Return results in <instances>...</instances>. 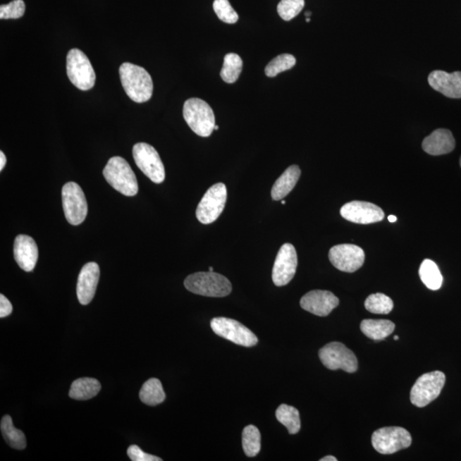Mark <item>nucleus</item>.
I'll list each match as a JSON object with an SVG mask.
<instances>
[{
	"label": "nucleus",
	"mask_w": 461,
	"mask_h": 461,
	"mask_svg": "<svg viewBox=\"0 0 461 461\" xmlns=\"http://www.w3.org/2000/svg\"><path fill=\"white\" fill-rule=\"evenodd\" d=\"M209 271H210V272H213V271H214L213 266H210Z\"/></svg>",
	"instance_id": "obj_43"
},
{
	"label": "nucleus",
	"mask_w": 461,
	"mask_h": 461,
	"mask_svg": "<svg viewBox=\"0 0 461 461\" xmlns=\"http://www.w3.org/2000/svg\"><path fill=\"white\" fill-rule=\"evenodd\" d=\"M14 257L18 265L25 272H32L38 262L39 250L33 238L18 235L14 242Z\"/></svg>",
	"instance_id": "obj_19"
},
{
	"label": "nucleus",
	"mask_w": 461,
	"mask_h": 461,
	"mask_svg": "<svg viewBox=\"0 0 461 461\" xmlns=\"http://www.w3.org/2000/svg\"><path fill=\"white\" fill-rule=\"evenodd\" d=\"M311 16V12H306V17L307 18H310Z\"/></svg>",
	"instance_id": "obj_40"
},
{
	"label": "nucleus",
	"mask_w": 461,
	"mask_h": 461,
	"mask_svg": "<svg viewBox=\"0 0 461 461\" xmlns=\"http://www.w3.org/2000/svg\"><path fill=\"white\" fill-rule=\"evenodd\" d=\"M460 167H461V157H460Z\"/></svg>",
	"instance_id": "obj_46"
},
{
	"label": "nucleus",
	"mask_w": 461,
	"mask_h": 461,
	"mask_svg": "<svg viewBox=\"0 0 461 461\" xmlns=\"http://www.w3.org/2000/svg\"><path fill=\"white\" fill-rule=\"evenodd\" d=\"M133 159L137 168L154 183H163L165 168L156 149L147 143H137L133 148Z\"/></svg>",
	"instance_id": "obj_9"
},
{
	"label": "nucleus",
	"mask_w": 461,
	"mask_h": 461,
	"mask_svg": "<svg viewBox=\"0 0 461 461\" xmlns=\"http://www.w3.org/2000/svg\"><path fill=\"white\" fill-rule=\"evenodd\" d=\"M340 214L345 220L358 224H371L381 221L384 213L379 206L368 202L353 201L343 205Z\"/></svg>",
	"instance_id": "obj_15"
},
{
	"label": "nucleus",
	"mask_w": 461,
	"mask_h": 461,
	"mask_svg": "<svg viewBox=\"0 0 461 461\" xmlns=\"http://www.w3.org/2000/svg\"><path fill=\"white\" fill-rule=\"evenodd\" d=\"M301 169L297 165L290 166L282 173V176L275 182L271 192V196L275 201L281 200L293 191L295 185L300 179Z\"/></svg>",
	"instance_id": "obj_21"
},
{
	"label": "nucleus",
	"mask_w": 461,
	"mask_h": 461,
	"mask_svg": "<svg viewBox=\"0 0 461 461\" xmlns=\"http://www.w3.org/2000/svg\"><path fill=\"white\" fill-rule=\"evenodd\" d=\"M323 365L330 370H343L355 373L358 369V361L353 352L338 342L328 343L319 351Z\"/></svg>",
	"instance_id": "obj_8"
},
{
	"label": "nucleus",
	"mask_w": 461,
	"mask_h": 461,
	"mask_svg": "<svg viewBox=\"0 0 461 461\" xmlns=\"http://www.w3.org/2000/svg\"><path fill=\"white\" fill-rule=\"evenodd\" d=\"M63 212L68 223L82 224L87 216V203L82 188L75 182H68L62 190Z\"/></svg>",
	"instance_id": "obj_12"
},
{
	"label": "nucleus",
	"mask_w": 461,
	"mask_h": 461,
	"mask_svg": "<svg viewBox=\"0 0 461 461\" xmlns=\"http://www.w3.org/2000/svg\"><path fill=\"white\" fill-rule=\"evenodd\" d=\"M331 264L342 272L354 273L361 269L365 262V253L355 245H338L330 250Z\"/></svg>",
	"instance_id": "obj_13"
},
{
	"label": "nucleus",
	"mask_w": 461,
	"mask_h": 461,
	"mask_svg": "<svg viewBox=\"0 0 461 461\" xmlns=\"http://www.w3.org/2000/svg\"><path fill=\"white\" fill-rule=\"evenodd\" d=\"M394 339H395V340H398V339H399L398 336H395Z\"/></svg>",
	"instance_id": "obj_42"
},
{
	"label": "nucleus",
	"mask_w": 461,
	"mask_h": 461,
	"mask_svg": "<svg viewBox=\"0 0 461 461\" xmlns=\"http://www.w3.org/2000/svg\"><path fill=\"white\" fill-rule=\"evenodd\" d=\"M23 0H13L7 5L0 6V19H18L25 13Z\"/></svg>",
	"instance_id": "obj_34"
},
{
	"label": "nucleus",
	"mask_w": 461,
	"mask_h": 461,
	"mask_svg": "<svg viewBox=\"0 0 461 461\" xmlns=\"http://www.w3.org/2000/svg\"><path fill=\"white\" fill-rule=\"evenodd\" d=\"M242 450L248 457H254L261 450V434L257 427L252 426H246L242 431Z\"/></svg>",
	"instance_id": "obj_29"
},
{
	"label": "nucleus",
	"mask_w": 461,
	"mask_h": 461,
	"mask_svg": "<svg viewBox=\"0 0 461 461\" xmlns=\"http://www.w3.org/2000/svg\"><path fill=\"white\" fill-rule=\"evenodd\" d=\"M2 435L9 446L15 450H23L27 446L25 435L21 430L16 428L10 415L4 416L1 420Z\"/></svg>",
	"instance_id": "obj_25"
},
{
	"label": "nucleus",
	"mask_w": 461,
	"mask_h": 461,
	"mask_svg": "<svg viewBox=\"0 0 461 461\" xmlns=\"http://www.w3.org/2000/svg\"><path fill=\"white\" fill-rule=\"evenodd\" d=\"M213 8L221 21L228 24H234L238 21V15L228 0H214Z\"/></svg>",
	"instance_id": "obj_33"
},
{
	"label": "nucleus",
	"mask_w": 461,
	"mask_h": 461,
	"mask_svg": "<svg viewBox=\"0 0 461 461\" xmlns=\"http://www.w3.org/2000/svg\"><path fill=\"white\" fill-rule=\"evenodd\" d=\"M103 173L108 183L123 195L133 197L139 192L135 173L123 157H111L105 166Z\"/></svg>",
	"instance_id": "obj_3"
},
{
	"label": "nucleus",
	"mask_w": 461,
	"mask_h": 461,
	"mask_svg": "<svg viewBox=\"0 0 461 461\" xmlns=\"http://www.w3.org/2000/svg\"><path fill=\"white\" fill-rule=\"evenodd\" d=\"M99 277V266L96 262H88L80 270L76 288L80 305H87L94 299Z\"/></svg>",
	"instance_id": "obj_17"
},
{
	"label": "nucleus",
	"mask_w": 461,
	"mask_h": 461,
	"mask_svg": "<svg viewBox=\"0 0 461 461\" xmlns=\"http://www.w3.org/2000/svg\"><path fill=\"white\" fill-rule=\"evenodd\" d=\"M319 460H321V461H337L338 459L336 458V457H334V456L328 455V456L324 457V458H322V459H321Z\"/></svg>",
	"instance_id": "obj_38"
},
{
	"label": "nucleus",
	"mask_w": 461,
	"mask_h": 461,
	"mask_svg": "<svg viewBox=\"0 0 461 461\" xmlns=\"http://www.w3.org/2000/svg\"><path fill=\"white\" fill-rule=\"evenodd\" d=\"M214 130H216V131L219 130V126H217V125H216V127H214Z\"/></svg>",
	"instance_id": "obj_41"
},
{
	"label": "nucleus",
	"mask_w": 461,
	"mask_h": 461,
	"mask_svg": "<svg viewBox=\"0 0 461 461\" xmlns=\"http://www.w3.org/2000/svg\"><path fill=\"white\" fill-rule=\"evenodd\" d=\"M121 85L127 95L136 103L151 99L153 82L151 75L144 68L130 63L121 64L119 68Z\"/></svg>",
	"instance_id": "obj_1"
},
{
	"label": "nucleus",
	"mask_w": 461,
	"mask_h": 461,
	"mask_svg": "<svg viewBox=\"0 0 461 461\" xmlns=\"http://www.w3.org/2000/svg\"><path fill=\"white\" fill-rule=\"evenodd\" d=\"M412 438L410 432L402 427H383L374 432L371 444L376 451L382 455H391L410 448Z\"/></svg>",
	"instance_id": "obj_7"
},
{
	"label": "nucleus",
	"mask_w": 461,
	"mask_h": 461,
	"mask_svg": "<svg viewBox=\"0 0 461 461\" xmlns=\"http://www.w3.org/2000/svg\"><path fill=\"white\" fill-rule=\"evenodd\" d=\"M388 220H389L390 222H395L398 221V218H396L395 216H390L388 217Z\"/></svg>",
	"instance_id": "obj_39"
},
{
	"label": "nucleus",
	"mask_w": 461,
	"mask_h": 461,
	"mask_svg": "<svg viewBox=\"0 0 461 461\" xmlns=\"http://www.w3.org/2000/svg\"><path fill=\"white\" fill-rule=\"evenodd\" d=\"M365 307L370 313L388 314L393 309L391 298L382 293L371 294L365 301Z\"/></svg>",
	"instance_id": "obj_30"
},
{
	"label": "nucleus",
	"mask_w": 461,
	"mask_h": 461,
	"mask_svg": "<svg viewBox=\"0 0 461 461\" xmlns=\"http://www.w3.org/2000/svg\"><path fill=\"white\" fill-rule=\"evenodd\" d=\"M128 455L133 461H161L159 457L149 455L147 453H145L142 450H140V447H137V445H132V446L128 448Z\"/></svg>",
	"instance_id": "obj_35"
},
{
	"label": "nucleus",
	"mask_w": 461,
	"mask_h": 461,
	"mask_svg": "<svg viewBox=\"0 0 461 461\" xmlns=\"http://www.w3.org/2000/svg\"><path fill=\"white\" fill-rule=\"evenodd\" d=\"M141 402L148 406H156L165 401L166 395L159 379H149L140 391Z\"/></svg>",
	"instance_id": "obj_24"
},
{
	"label": "nucleus",
	"mask_w": 461,
	"mask_h": 461,
	"mask_svg": "<svg viewBox=\"0 0 461 461\" xmlns=\"http://www.w3.org/2000/svg\"><path fill=\"white\" fill-rule=\"evenodd\" d=\"M395 326L388 319H364L361 323V330L364 335L371 340L380 341L393 333Z\"/></svg>",
	"instance_id": "obj_22"
},
{
	"label": "nucleus",
	"mask_w": 461,
	"mask_h": 461,
	"mask_svg": "<svg viewBox=\"0 0 461 461\" xmlns=\"http://www.w3.org/2000/svg\"><path fill=\"white\" fill-rule=\"evenodd\" d=\"M339 305V299L328 290H312L303 296L300 305L303 309L317 316L329 315Z\"/></svg>",
	"instance_id": "obj_16"
},
{
	"label": "nucleus",
	"mask_w": 461,
	"mask_h": 461,
	"mask_svg": "<svg viewBox=\"0 0 461 461\" xmlns=\"http://www.w3.org/2000/svg\"><path fill=\"white\" fill-rule=\"evenodd\" d=\"M297 269V254L291 244L281 246L273 269V281L276 286H284L293 280Z\"/></svg>",
	"instance_id": "obj_14"
},
{
	"label": "nucleus",
	"mask_w": 461,
	"mask_h": 461,
	"mask_svg": "<svg viewBox=\"0 0 461 461\" xmlns=\"http://www.w3.org/2000/svg\"><path fill=\"white\" fill-rule=\"evenodd\" d=\"M296 64V59L290 54H282L271 61L265 68L266 75L275 77L281 73L289 70Z\"/></svg>",
	"instance_id": "obj_31"
},
{
	"label": "nucleus",
	"mask_w": 461,
	"mask_h": 461,
	"mask_svg": "<svg viewBox=\"0 0 461 461\" xmlns=\"http://www.w3.org/2000/svg\"><path fill=\"white\" fill-rule=\"evenodd\" d=\"M183 116L188 126L198 136L209 137L216 127V117L209 104L200 99L185 101Z\"/></svg>",
	"instance_id": "obj_4"
},
{
	"label": "nucleus",
	"mask_w": 461,
	"mask_h": 461,
	"mask_svg": "<svg viewBox=\"0 0 461 461\" xmlns=\"http://www.w3.org/2000/svg\"><path fill=\"white\" fill-rule=\"evenodd\" d=\"M11 313L12 305L11 302L3 294L0 295V317L9 316Z\"/></svg>",
	"instance_id": "obj_36"
},
{
	"label": "nucleus",
	"mask_w": 461,
	"mask_h": 461,
	"mask_svg": "<svg viewBox=\"0 0 461 461\" xmlns=\"http://www.w3.org/2000/svg\"><path fill=\"white\" fill-rule=\"evenodd\" d=\"M184 285L191 293L204 297H223L232 293V285L228 278L210 271L189 275Z\"/></svg>",
	"instance_id": "obj_2"
},
{
	"label": "nucleus",
	"mask_w": 461,
	"mask_h": 461,
	"mask_svg": "<svg viewBox=\"0 0 461 461\" xmlns=\"http://www.w3.org/2000/svg\"><path fill=\"white\" fill-rule=\"evenodd\" d=\"M214 333L230 342L244 347L257 345L258 338L247 327L235 319L218 317L210 322Z\"/></svg>",
	"instance_id": "obj_10"
},
{
	"label": "nucleus",
	"mask_w": 461,
	"mask_h": 461,
	"mask_svg": "<svg viewBox=\"0 0 461 461\" xmlns=\"http://www.w3.org/2000/svg\"><path fill=\"white\" fill-rule=\"evenodd\" d=\"M419 277L427 288L436 290L443 285V275L434 261L424 260L419 268Z\"/></svg>",
	"instance_id": "obj_26"
},
{
	"label": "nucleus",
	"mask_w": 461,
	"mask_h": 461,
	"mask_svg": "<svg viewBox=\"0 0 461 461\" xmlns=\"http://www.w3.org/2000/svg\"><path fill=\"white\" fill-rule=\"evenodd\" d=\"M67 75L71 83L82 91L94 87L96 75L90 60L79 49H72L67 55Z\"/></svg>",
	"instance_id": "obj_5"
},
{
	"label": "nucleus",
	"mask_w": 461,
	"mask_h": 461,
	"mask_svg": "<svg viewBox=\"0 0 461 461\" xmlns=\"http://www.w3.org/2000/svg\"><path fill=\"white\" fill-rule=\"evenodd\" d=\"M228 198L226 185L217 183L212 185L204 194L196 211L197 220L204 225L216 221L223 212Z\"/></svg>",
	"instance_id": "obj_11"
},
{
	"label": "nucleus",
	"mask_w": 461,
	"mask_h": 461,
	"mask_svg": "<svg viewBox=\"0 0 461 461\" xmlns=\"http://www.w3.org/2000/svg\"><path fill=\"white\" fill-rule=\"evenodd\" d=\"M422 148L431 156L444 155L455 148V140L448 129H436L423 140Z\"/></svg>",
	"instance_id": "obj_20"
},
{
	"label": "nucleus",
	"mask_w": 461,
	"mask_h": 461,
	"mask_svg": "<svg viewBox=\"0 0 461 461\" xmlns=\"http://www.w3.org/2000/svg\"><path fill=\"white\" fill-rule=\"evenodd\" d=\"M446 377L443 371H434L424 374L416 380L410 393L411 402L424 407L438 398L443 389Z\"/></svg>",
	"instance_id": "obj_6"
},
{
	"label": "nucleus",
	"mask_w": 461,
	"mask_h": 461,
	"mask_svg": "<svg viewBox=\"0 0 461 461\" xmlns=\"http://www.w3.org/2000/svg\"><path fill=\"white\" fill-rule=\"evenodd\" d=\"M306 21H307V23H309V22H310V18H307Z\"/></svg>",
	"instance_id": "obj_44"
},
{
	"label": "nucleus",
	"mask_w": 461,
	"mask_h": 461,
	"mask_svg": "<svg viewBox=\"0 0 461 461\" xmlns=\"http://www.w3.org/2000/svg\"><path fill=\"white\" fill-rule=\"evenodd\" d=\"M281 204H282L283 205H285V201H282V203H281Z\"/></svg>",
	"instance_id": "obj_45"
},
{
	"label": "nucleus",
	"mask_w": 461,
	"mask_h": 461,
	"mask_svg": "<svg viewBox=\"0 0 461 461\" xmlns=\"http://www.w3.org/2000/svg\"><path fill=\"white\" fill-rule=\"evenodd\" d=\"M430 86L451 99H461V72L432 71L428 77Z\"/></svg>",
	"instance_id": "obj_18"
},
{
	"label": "nucleus",
	"mask_w": 461,
	"mask_h": 461,
	"mask_svg": "<svg viewBox=\"0 0 461 461\" xmlns=\"http://www.w3.org/2000/svg\"><path fill=\"white\" fill-rule=\"evenodd\" d=\"M242 70V61L236 54H228L225 56L223 67L221 76L225 82L233 84L237 82Z\"/></svg>",
	"instance_id": "obj_28"
},
{
	"label": "nucleus",
	"mask_w": 461,
	"mask_h": 461,
	"mask_svg": "<svg viewBox=\"0 0 461 461\" xmlns=\"http://www.w3.org/2000/svg\"><path fill=\"white\" fill-rule=\"evenodd\" d=\"M276 418L285 426L290 435L298 434L301 429L300 414L296 407L281 404L276 410Z\"/></svg>",
	"instance_id": "obj_27"
},
{
	"label": "nucleus",
	"mask_w": 461,
	"mask_h": 461,
	"mask_svg": "<svg viewBox=\"0 0 461 461\" xmlns=\"http://www.w3.org/2000/svg\"><path fill=\"white\" fill-rule=\"evenodd\" d=\"M101 384L92 378H82L72 383L70 398L77 401H87L99 393Z\"/></svg>",
	"instance_id": "obj_23"
},
{
	"label": "nucleus",
	"mask_w": 461,
	"mask_h": 461,
	"mask_svg": "<svg viewBox=\"0 0 461 461\" xmlns=\"http://www.w3.org/2000/svg\"><path fill=\"white\" fill-rule=\"evenodd\" d=\"M305 6V0H281L278 5L277 11L283 20L290 21L300 13Z\"/></svg>",
	"instance_id": "obj_32"
},
{
	"label": "nucleus",
	"mask_w": 461,
	"mask_h": 461,
	"mask_svg": "<svg viewBox=\"0 0 461 461\" xmlns=\"http://www.w3.org/2000/svg\"><path fill=\"white\" fill-rule=\"evenodd\" d=\"M6 164V157L5 154L3 152H0V171H3V168H5Z\"/></svg>",
	"instance_id": "obj_37"
}]
</instances>
